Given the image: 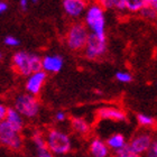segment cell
Listing matches in <instances>:
<instances>
[{"label": "cell", "instance_id": "1", "mask_svg": "<svg viewBox=\"0 0 157 157\" xmlns=\"http://www.w3.org/2000/svg\"><path fill=\"white\" fill-rule=\"evenodd\" d=\"M13 69L19 75L28 76L29 74L42 70V59L37 54L20 51L13 56Z\"/></svg>", "mask_w": 157, "mask_h": 157}, {"label": "cell", "instance_id": "2", "mask_svg": "<svg viewBox=\"0 0 157 157\" xmlns=\"http://www.w3.org/2000/svg\"><path fill=\"white\" fill-rule=\"evenodd\" d=\"M85 27L88 28L89 33L94 34L98 36L105 35V10L95 2L88 5L84 13Z\"/></svg>", "mask_w": 157, "mask_h": 157}, {"label": "cell", "instance_id": "3", "mask_svg": "<svg viewBox=\"0 0 157 157\" xmlns=\"http://www.w3.org/2000/svg\"><path fill=\"white\" fill-rule=\"evenodd\" d=\"M46 146L53 155H66L72 149V140L64 131L52 128L45 135Z\"/></svg>", "mask_w": 157, "mask_h": 157}, {"label": "cell", "instance_id": "4", "mask_svg": "<svg viewBox=\"0 0 157 157\" xmlns=\"http://www.w3.org/2000/svg\"><path fill=\"white\" fill-rule=\"evenodd\" d=\"M89 30L81 21H75L69 27L65 34V44L71 51L78 52L83 51L85 43L88 40Z\"/></svg>", "mask_w": 157, "mask_h": 157}, {"label": "cell", "instance_id": "5", "mask_svg": "<svg viewBox=\"0 0 157 157\" xmlns=\"http://www.w3.org/2000/svg\"><path fill=\"white\" fill-rule=\"evenodd\" d=\"M13 108L16 109L23 117L32 119L38 116L40 110V103L37 97H34L28 93H21L16 97Z\"/></svg>", "mask_w": 157, "mask_h": 157}, {"label": "cell", "instance_id": "6", "mask_svg": "<svg viewBox=\"0 0 157 157\" xmlns=\"http://www.w3.org/2000/svg\"><path fill=\"white\" fill-rule=\"evenodd\" d=\"M0 144L11 151H20L24 144L21 131L16 130L5 120L0 121Z\"/></svg>", "mask_w": 157, "mask_h": 157}, {"label": "cell", "instance_id": "7", "mask_svg": "<svg viewBox=\"0 0 157 157\" xmlns=\"http://www.w3.org/2000/svg\"><path fill=\"white\" fill-rule=\"evenodd\" d=\"M83 51H84L85 57L91 61L100 59L101 57H103L108 51V42H107L105 35L98 36L94 34H89L88 40L85 43Z\"/></svg>", "mask_w": 157, "mask_h": 157}, {"label": "cell", "instance_id": "8", "mask_svg": "<svg viewBox=\"0 0 157 157\" xmlns=\"http://www.w3.org/2000/svg\"><path fill=\"white\" fill-rule=\"evenodd\" d=\"M153 141H154L153 134L148 129H145V130H141L135 135L134 137L131 138V140L129 141V144L127 145L134 153L141 156L148 151V148L151 147Z\"/></svg>", "mask_w": 157, "mask_h": 157}, {"label": "cell", "instance_id": "9", "mask_svg": "<svg viewBox=\"0 0 157 157\" xmlns=\"http://www.w3.org/2000/svg\"><path fill=\"white\" fill-rule=\"evenodd\" d=\"M46 78H47V73H45L42 70L29 74L27 76L26 83H25L26 93L37 97L42 92L43 88L45 85Z\"/></svg>", "mask_w": 157, "mask_h": 157}, {"label": "cell", "instance_id": "10", "mask_svg": "<svg viewBox=\"0 0 157 157\" xmlns=\"http://www.w3.org/2000/svg\"><path fill=\"white\" fill-rule=\"evenodd\" d=\"M88 1L85 0H63V9L66 16L72 19H78L84 15Z\"/></svg>", "mask_w": 157, "mask_h": 157}, {"label": "cell", "instance_id": "11", "mask_svg": "<svg viewBox=\"0 0 157 157\" xmlns=\"http://www.w3.org/2000/svg\"><path fill=\"white\" fill-rule=\"evenodd\" d=\"M97 117L101 120H110V121H126L127 115L126 112L120 108L117 107H111V105H105L98 109L97 111Z\"/></svg>", "mask_w": 157, "mask_h": 157}, {"label": "cell", "instance_id": "12", "mask_svg": "<svg viewBox=\"0 0 157 157\" xmlns=\"http://www.w3.org/2000/svg\"><path fill=\"white\" fill-rule=\"evenodd\" d=\"M64 59L61 55H46L42 59V71L45 73H57L63 67Z\"/></svg>", "mask_w": 157, "mask_h": 157}, {"label": "cell", "instance_id": "13", "mask_svg": "<svg viewBox=\"0 0 157 157\" xmlns=\"http://www.w3.org/2000/svg\"><path fill=\"white\" fill-rule=\"evenodd\" d=\"M89 149L93 157H108L110 151L105 141L102 140L101 138H93L90 143Z\"/></svg>", "mask_w": 157, "mask_h": 157}, {"label": "cell", "instance_id": "14", "mask_svg": "<svg viewBox=\"0 0 157 157\" xmlns=\"http://www.w3.org/2000/svg\"><path fill=\"white\" fill-rule=\"evenodd\" d=\"M5 121L8 122L11 127H13L18 131L23 130L24 124H25V122H24V117L20 115L15 108H8L6 117H5Z\"/></svg>", "mask_w": 157, "mask_h": 157}, {"label": "cell", "instance_id": "15", "mask_svg": "<svg viewBox=\"0 0 157 157\" xmlns=\"http://www.w3.org/2000/svg\"><path fill=\"white\" fill-rule=\"evenodd\" d=\"M105 144L108 146L109 149L111 151H115L116 153L119 151H121L124 147L127 146V140L122 134H119V132H116V134L111 135L110 137H108Z\"/></svg>", "mask_w": 157, "mask_h": 157}, {"label": "cell", "instance_id": "16", "mask_svg": "<svg viewBox=\"0 0 157 157\" xmlns=\"http://www.w3.org/2000/svg\"><path fill=\"white\" fill-rule=\"evenodd\" d=\"M71 126H72L73 130L75 131L76 134L78 135H88L91 130V127H90V124L85 120L84 118L81 117H74L72 118L71 120Z\"/></svg>", "mask_w": 157, "mask_h": 157}, {"label": "cell", "instance_id": "17", "mask_svg": "<svg viewBox=\"0 0 157 157\" xmlns=\"http://www.w3.org/2000/svg\"><path fill=\"white\" fill-rule=\"evenodd\" d=\"M148 6V0H124L126 13H139L145 7Z\"/></svg>", "mask_w": 157, "mask_h": 157}, {"label": "cell", "instance_id": "18", "mask_svg": "<svg viewBox=\"0 0 157 157\" xmlns=\"http://www.w3.org/2000/svg\"><path fill=\"white\" fill-rule=\"evenodd\" d=\"M137 122L139 126L143 128H153L155 124V119L149 115H145V113H139L137 115Z\"/></svg>", "mask_w": 157, "mask_h": 157}, {"label": "cell", "instance_id": "19", "mask_svg": "<svg viewBox=\"0 0 157 157\" xmlns=\"http://www.w3.org/2000/svg\"><path fill=\"white\" fill-rule=\"evenodd\" d=\"M32 140H33V144L36 149L47 147L45 141V135L43 134V132H40V131L38 130L34 131L33 135H32Z\"/></svg>", "mask_w": 157, "mask_h": 157}, {"label": "cell", "instance_id": "20", "mask_svg": "<svg viewBox=\"0 0 157 157\" xmlns=\"http://www.w3.org/2000/svg\"><path fill=\"white\" fill-rule=\"evenodd\" d=\"M139 13L144 17L145 19L151 20V21H154V20L156 19V15H157L156 9H154V8H151V7H149V6L145 7Z\"/></svg>", "mask_w": 157, "mask_h": 157}, {"label": "cell", "instance_id": "21", "mask_svg": "<svg viewBox=\"0 0 157 157\" xmlns=\"http://www.w3.org/2000/svg\"><path fill=\"white\" fill-rule=\"evenodd\" d=\"M116 80L121 82V83H129V82L132 81V76L129 72L120 71V72L116 73Z\"/></svg>", "mask_w": 157, "mask_h": 157}, {"label": "cell", "instance_id": "22", "mask_svg": "<svg viewBox=\"0 0 157 157\" xmlns=\"http://www.w3.org/2000/svg\"><path fill=\"white\" fill-rule=\"evenodd\" d=\"M115 157H140V156H139V155H137L136 153H134L130 148L128 147V145H127V146L122 148L121 151H117Z\"/></svg>", "mask_w": 157, "mask_h": 157}, {"label": "cell", "instance_id": "23", "mask_svg": "<svg viewBox=\"0 0 157 157\" xmlns=\"http://www.w3.org/2000/svg\"><path fill=\"white\" fill-rule=\"evenodd\" d=\"M112 9L117 10L118 13H126L124 0H111Z\"/></svg>", "mask_w": 157, "mask_h": 157}, {"label": "cell", "instance_id": "24", "mask_svg": "<svg viewBox=\"0 0 157 157\" xmlns=\"http://www.w3.org/2000/svg\"><path fill=\"white\" fill-rule=\"evenodd\" d=\"M3 43L6 44L7 46H11V47H13V46H18L19 45V39L16 38L15 36H7L5 37V39H3Z\"/></svg>", "mask_w": 157, "mask_h": 157}, {"label": "cell", "instance_id": "25", "mask_svg": "<svg viewBox=\"0 0 157 157\" xmlns=\"http://www.w3.org/2000/svg\"><path fill=\"white\" fill-rule=\"evenodd\" d=\"M147 157H157V143L156 140L153 141L151 147L148 148V151L145 153Z\"/></svg>", "mask_w": 157, "mask_h": 157}, {"label": "cell", "instance_id": "26", "mask_svg": "<svg viewBox=\"0 0 157 157\" xmlns=\"http://www.w3.org/2000/svg\"><path fill=\"white\" fill-rule=\"evenodd\" d=\"M94 2L97 3V5H99L103 10L112 9L111 0H94Z\"/></svg>", "mask_w": 157, "mask_h": 157}, {"label": "cell", "instance_id": "27", "mask_svg": "<svg viewBox=\"0 0 157 157\" xmlns=\"http://www.w3.org/2000/svg\"><path fill=\"white\" fill-rule=\"evenodd\" d=\"M36 151H37V157H54V155L48 151L47 147L36 149Z\"/></svg>", "mask_w": 157, "mask_h": 157}, {"label": "cell", "instance_id": "28", "mask_svg": "<svg viewBox=\"0 0 157 157\" xmlns=\"http://www.w3.org/2000/svg\"><path fill=\"white\" fill-rule=\"evenodd\" d=\"M66 118H67V116L64 111H57L55 113V120L57 122H64L66 120Z\"/></svg>", "mask_w": 157, "mask_h": 157}, {"label": "cell", "instance_id": "29", "mask_svg": "<svg viewBox=\"0 0 157 157\" xmlns=\"http://www.w3.org/2000/svg\"><path fill=\"white\" fill-rule=\"evenodd\" d=\"M7 105L2 102H0V121L5 120V117H6V113H7Z\"/></svg>", "mask_w": 157, "mask_h": 157}, {"label": "cell", "instance_id": "30", "mask_svg": "<svg viewBox=\"0 0 157 157\" xmlns=\"http://www.w3.org/2000/svg\"><path fill=\"white\" fill-rule=\"evenodd\" d=\"M19 7L21 10L26 11L28 8V0H19Z\"/></svg>", "mask_w": 157, "mask_h": 157}, {"label": "cell", "instance_id": "31", "mask_svg": "<svg viewBox=\"0 0 157 157\" xmlns=\"http://www.w3.org/2000/svg\"><path fill=\"white\" fill-rule=\"evenodd\" d=\"M8 9V5L5 1H0V15H2L3 13H6Z\"/></svg>", "mask_w": 157, "mask_h": 157}, {"label": "cell", "instance_id": "32", "mask_svg": "<svg viewBox=\"0 0 157 157\" xmlns=\"http://www.w3.org/2000/svg\"><path fill=\"white\" fill-rule=\"evenodd\" d=\"M148 6L151 7V8H154V9H156L157 8V0H148Z\"/></svg>", "mask_w": 157, "mask_h": 157}, {"label": "cell", "instance_id": "33", "mask_svg": "<svg viewBox=\"0 0 157 157\" xmlns=\"http://www.w3.org/2000/svg\"><path fill=\"white\" fill-rule=\"evenodd\" d=\"M59 157H69L67 155H61V156H59Z\"/></svg>", "mask_w": 157, "mask_h": 157}, {"label": "cell", "instance_id": "34", "mask_svg": "<svg viewBox=\"0 0 157 157\" xmlns=\"http://www.w3.org/2000/svg\"><path fill=\"white\" fill-rule=\"evenodd\" d=\"M32 1H33V2H36V1H37V0H32Z\"/></svg>", "mask_w": 157, "mask_h": 157}, {"label": "cell", "instance_id": "35", "mask_svg": "<svg viewBox=\"0 0 157 157\" xmlns=\"http://www.w3.org/2000/svg\"><path fill=\"white\" fill-rule=\"evenodd\" d=\"M1 57H2V55H1V53H0V59H1Z\"/></svg>", "mask_w": 157, "mask_h": 157}, {"label": "cell", "instance_id": "36", "mask_svg": "<svg viewBox=\"0 0 157 157\" xmlns=\"http://www.w3.org/2000/svg\"><path fill=\"white\" fill-rule=\"evenodd\" d=\"M85 1H89V0H85Z\"/></svg>", "mask_w": 157, "mask_h": 157}]
</instances>
